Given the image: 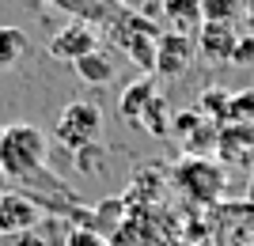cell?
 <instances>
[{"mask_svg":"<svg viewBox=\"0 0 254 246\" xmlns=\"http://www.w3.org/2000/svg\"><path fill=\"white\" fill-rule=\"evenodd\" d=\"M103 133V110L95 102H84V98H76L68 106L61 110V118L53 125V140L64 144V148H87V144H95V137Z\"/></svg>","mask_w":254,"mask_h":246,"instance_id":"7a4b0ae2","label":"cell"},{"mask_svg":"<svg viewBox=\"0 0 254 246\" xmlns=\"http://www.w3.org/2000/svg\"><path fill=\"white\" fill-rule=\"evenodd\" d=\"M91 49H99V31L91 27V23H84V19H72L68 27H61V31L50 38V46H46L50 57L68 61V64H76L80 57L91 53Z\"/></svg>","mask_w":254,"mask_h":246,"instance_id":"277c9868","label":"cell"},{"mask_svg":"<svg viewBox=\"0 0 254 246\" xmlns=\"http://www.w3.org/2000/svg\"><path fill=\"white\" fill-rule=\"evenodd\" d=\"M167 182L186 197V204L193 208H216L224 201V190H228V178H224V167L209 155H182L175 167H171Z\"/></svg>","mask_w":254,"mask_h":246,"instance_id":"6da1fadb","label":"cell"},{"mask_svg":"<svg viewBox=\"0 0 254 246\" xmlns=\"http://www.w3.org/2000/svg\"><path fill=\"white\" fill-rule=\"evenodd\" d=\"M11 246H50V239L34 227V231H23V235H11Z\"/></svg>","mask_w":254,"mask_h":246,"instance_id":"ffe728a7","label":"cell"},{"mask_svg":"<svg viewBox=\"0 0 254 246\" xmlns=\"http://www.w3.org/2000/svg\"><path fill=\"white\" fill-rule=\"evenodd\" d=\"M156 95H159V87H156V80H152V76H140V80H133V84L122 91V98H118V114H122V121L137 129V121H140V114H144V106H148Z\"/></svg>","mask_w":254,"mask_h":246,"instance_id":"ba28073f","label":"cell"},{"mask_svg":"<svg viewBox=\"0 0 254 246\" xmlns=\"http://www.w3.org/2000/svg\"><path fill=\"white\" fill-rule=\"evenodd\" d=\"M42 224V208L19 190H4L0 193V235H23V231H34Z\"/></svg>","mask_w":254,"mask_h":246,"instance_id":"5b68a950","label":"cell"},{"mask_svg":"<svg viewBox=\"0 0 254 246\" xmlns=\"http://www.w3.org/2000/svg\"><path fill=\"white\" fill-rule=\"evenodd\" d=\"M72 68H76V76H80L84 84H91V87H106L114 80V57L106 53V49H91V53L80 57Z\"/></svg>","mask_w":254,"mask_h":246,"instance_id":"9c48e42d","label":"cell"},{"mask_svg":"<svg viewBox=\"0 0 254 246\" xmlns=\"http://www.w3.org/2000/svg\"><path fill=\"white\" fill-rule=\"evenodd\" d=\"M0 246H11V239H4V235H0Z\"/></svg>","mask_w":254,"mask_h":246,"instance_id":"603a6c76","label":"cell"},{"mask_svg":"<svg viewBox=\"0 0 254 246\" xmlns=\"http://www.w3.org/2000/svg\"><path fill=\"white\" fill-rule=\"evenodd\" d=\"M64 246H110V243H103L99 235H91V231H84V227H72Z\"/></svg>","mask_w":254,"mask_h":246,"instance_id":"ac0fdd59","label":"cell"},{"mask_svg":"<svg viewBox=\"0 0 254 246\" xmlns=\"http://www.w3.org/2000/svg\"><path fill=\"white\" fill-rule=\"evenodd\" d=\"M232 64H254V34L239 38V46H235V53H232Z\"/></svg>","mask_w":254,"mask_h":246,"instance_id":"d6986e66","label":"cell"},{"mask_svg":"<svg viewBox=\"0 0 254 246\" xmlns=\"http://www.w3.org/2000/svg\"><path fill=\"white\" fill-rule=\"evenodd\" d=\"M216 155L220 163H247L254 155V125H220Z\"/></svg>","mask_w":254,"mask_h":246,"instance_id":"52a82bcc","label":"cell"},{"mask_svg":"<svg viewBox=\"0 0 254 246\" xmlns=\"http://www.w3.org/2000/svg\"><path fill=\"white\" fill-rule=\"evenodd\" d=\"M27 34L19 31V27H4L0 23V72L4 68H11V64H19V57L27 53Z\"/></svg>","mask_w":254,"mask_h":246,"instance_id":"7c38bea8","label":"cell"},{"mask_svg":"<svg viewBox=\"0 0 254 246\" xmlns=\"http://www.w3.org/2000/svg\"><path fill=\"white\" fill-rule=\"evenodd\" d=\"M201 125V114H193V110H186V114H175V118H171V133H175V137H190L193 129Z\"/></svg>","mask_w":254,"mask_h":246,"instance_id":"e0dca14e","label":"cell"},{"mask_svg":"<svg viewBox=\"0 0 254 246\" xmlns=\"http://www.w3.org/2000/svg\"><path fill=\"white\" fill-rule=\"evenodd\" d=\"M247 204H254V178H251V193H247Z\"/></svg>","mask_w":254,"mask_h":246,"instance_id":"7402d4cb","label":"cell"},{"mask_svg":"<svg viewBox=\"0 0 254 246\" xmlns=\"http://www.w3.org/2000/svg\"><path fill=\"white\" fill-rule=\"evenodd\" d=\"M239 11V0H205L201 19L205 23H232V15Z\"/></svg>","mask_w":254,"mask_h":246,"instance_id":"9a60e30c","label":"cell"},{"mask_svg":"<svg viewBox=\"0 0 254 246\" xmlns=\"http://www.w3.org/2000/svg\"><path fill=\"white\" fill-rule=\"evenodd\" d=\"M8 190V178H4V167H0V193Z\"/></svg>","mask_w":254,"mask_h":246,"instance_id":"44dd1931","label":"cell"},{"mask_svg":"<svg viewBox=\"0 0 254 246\" xmlns=\"http://www.w3.org/2000/svg\"><path fill=\"white\" fill-rule=\"evenodd\" d=\"M193 46H197L209 61H232L235 46H239V34H235L232 23H201Z\"/></svg>","mask_w":254,"mask_h":246,"instance_id":"8992f818","label":"cell"},{"mask_svg":"<svg viewBox=\"0 0 254 246\" xmlns=\"http://www.w3.org/2000/svg\"><path fill=\"white\" fill-rule=\"evenodd\" d=\"M201 4H205V0H163V11H167L171 31L190 34V27L201 23Z\"/></svg>","mask_w":254,"mask_h":246,"instance_id":"30bf717a","label":"cell"},{"mask_svg":"<svg viewBox=\"0 0 254 246\" xmlns=\"http://www.w3.org/2000/svg\"><path fill=\"white\" fill-rule=\"evenodd\" d=\"M106 159H110V155H106L103 144H87V148L76 151V167H80V174H91V178H95V174H103Z\"/></svg>","mask_w":254,"mask_h":246,"instance_id":"5bb4252c","label":"cell"},{"mask_svg":"<svg viewBox=\"0 0 254 246\" xmlns=\"http://www.w3.org/2000/svg\"><path fill=\"white\" fill-rule=\"evenodd\" d=\"M197 46H193L190 34H179V31H159L156 38V68L152 72L163 76V80H179L186 68H190Z\"/></svg>","mask_w":254,"mask_h":246,"instance_id":"3957f363","label":"cell"},{"mask_svg":"<svg viewBox=\"0 0 254 246\" xmlns=\"http://www.w3.org/2000/svg\"><path fill=\"white\" fill-rule=\"evenodd\" d=\"M171 118H175V114H171V102L163 95H156L148 106H144L137 129H144L148 137H171Z\"/></svg>","mask_w":254,"mask_h":246,"instance_id":"8fae6325","label":"cell"},{"mask_svg":"<svg viewBox=\"0 0 254 246\" xmlns=\"http://www.w3.org/2000/svg\"><path fill=\"white\" fill-rule=\"evenodd\" d=\"M220 125H254V91H239V95L228 98Z\"/></svg>","mask_w":254,"mask_h":246,"instance_id":"4fadbf2b","label":"cell"},{"mask_svg":"<svg viewBox=\"0 0 254 246\" xmlns=\"http://www.w3.org/2000/svg\"><path fill=\"white\" fill-rule=\"evenodd\" d=\"M57 8H64V11H72L76 19H84L87 23V15H95V11H103L99 8V0H53Z\"/></svg>","mask_w":254,"mask_h":246,"instance_id":"2e32d148","label":"cell"}]
</instances>
